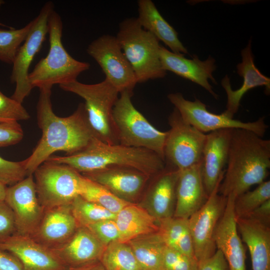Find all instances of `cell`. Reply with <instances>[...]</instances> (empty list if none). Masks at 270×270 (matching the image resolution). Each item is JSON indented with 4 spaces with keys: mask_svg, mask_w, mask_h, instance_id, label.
I'll return each mask as SVG.
<instances>
[{
    "mask_svg": "<svg viewBox=\"0 0 270 270\" xmlns=\"http://www.w3.org/2000/svg\"><path fill=\"white\" fill-rule=\"evenodd\" d=\"M235 198L227 197L224 212L216 226L214 240L228 263L229 270H246V251L237 228L234 212Z\"/></svg>",
    "mask_w": 270,
    "mask_h": 270,
    "instance_id": "obj_18",
    "label": "cell"
},
{
    "mask_svg": "<svg viewBox=\"0 0 270 270\" xmlns=\"http://www.w3.org/2000/svg\"><path fill=\"white\" fill-rule=\"evenodd\" d=\"M46 161L66 164L80 173L124 166L138 170L152 176L165 167L164 160L144 148L110 144L94 138L83 150L71 155L52 156Z\"/></svg>",
    "mask_w": 270,
    "mask_h": 270,
    "instance_id": "obj_3",
    "label": "cell"
},
{
    "mask_svg": "<svg viewBox=\"0 0 270 270\" xmlns=\"http://www.w3.org/2000/svg\"><path fill=\"white\" fill-rule=\"evenodd\" d=\"M160 56L163 68L188 80L202 86L215 98L218 96L214 92L208 80L214 83L216 82L212 76L216 70L215 60L209 56L206 60H200L196 55L192 59L185 58L183 54L172 52L164 46L160 48Z\"/></svg>",
    "mask_w": 270,
    "mask_h": 270,
    "instance_id": "obj_20",
    "label": "cell"
},
{
    "mask_svg": "<svg viewBox=\"0 0 270 270\" xmlns=\"http://www.w3.org/2000/svg\"><path fill=\"white\" fill-rule=\"evenodd\" d=\"M64 270H105V269L99 261L81 266L67 268Z\"/></svg>",
    "mask_w": 270,
    "mask_h": 270,
    "instance_id": "obj_44",
    "label": "cell"
},
{
    "mask_svg": "<svg viewBox=\"0 0 270 270\" xmlns=\"http://www.w3.org/2000/svg\"><path fill=\"white\" fill-rule=\"evenodd\" d=\"M233 130L222 129L206 134L202 172L208 196L223 178Z\"/></svg>",
    "mask_w": 270,
    "mask_h": 270,
    "instance_id": "obj_19",
    "label": "cell"
},
{
    "mask_svg": "<svg viewBox=\"0 0 270 270\" xmlns=\"http://www.w3.org/2000/svg\"><path fill=\"white\" fill-rule=\"evenodd\" d=\"M100 262L105 270H141L130 246L120 240L106 246Z\"/></svg>",
    "mask_w": 270,
    "mask_h": 270,
    "instance_id": "obj_30",
    "label": "cell"
},
{
    "mask_svg": "<svg viewBox=\"0 0 270 270\" xmlns=\"http://www.w3.org/2000/svg\"><path fill=\"white\" fill-rule=\"evenodd\" d=\"M168 98L186 122L204 134L222 129H244L264 137L268 128L264 116L254 122H244L229 117L224 112H211L200 100H187L180 92L170 94Z\"/></svg>",
    "mask_w": 270,
    "mask_h": 270,
    "instance_id": "obj_10",
    "label": "cell"
},
{
    "mask_svg": "<svg viewBox=\"0 0 270 270\" xmlns=\"http://www.w3.org/2000/svg\"><path fill=\"white\" fill-rule=\"evenodd\" d=\"M59 86L84 100L89 124L97 138L110 144H118L112 110L120 93L106 79L94 84L76 80Z\"/></svg>",
    "mask_w": 270,
    "mask_h": 270,
    "instance_id": "obj_6",
    "label": "cell"
},
{
    "mask_svg": "<svg viewBox=\"0 0 270 270\" xmlns=\"http://www.w3.org/2000/svg\"><path fill=\"white\" fill-rule=\"evenodd\" d=\"M0 270H24V268L16 256L0 250Z\"/></svg>",
    "mask_w": 270,
    "mask_h": 270,
    "instance_id": "obj_42",
    "label": "cell"
},
{
    "mask_svg": "<svg viewBox=\"0 0 270 270\" xmlns=\"http://www.w3.org/2000/svg\"><path fill=\"white\" fill-rule=\"evenodd\" d=\"M86 52L101 68L105 78L120 94L133 92L138 83L136 76L116 36H100L90 42Z\"/></svg>",
    "mask_w": 270,
    "mask_h": 270,
    "instance_id": "obj_12",
    "label": "cell"
},
{
    "mask_svg": "<svg viewBox=\"0 0 270 270\" xmlns=\"http://www.w3.org/2000/svg\"><path fill=\"white\" fill-rule=\"evenodd\" d=\"M198 270H229V268L224 254L216 249L212 256L198 263Z\"/></svg>",
    "mask_w": 270,
    "mask_h": 270,
    "instance_id": "obj_41",
    "label": "cell"
},
{
    "mask_svg": "<svg viewBox=\"0 0 270 270\" xmlns=\"http://www.w3.org/2000/svg\"><path fill=\"white\" fill-rule=\"evenodd\" d=\"M126 242L141 270H163V254L166 245L158 231L139 236Z\"/></svg>",
    "mask_w": 270,
    "mask_h": 270,
    "instance_id": "obj_28",
    "label": "cell"
},
{
    "mask_svg": "<svg viewBox=\"0 0 270 270\" xmlns=\"http://www.w3.org/2000/svg\"><path fill=\"white\" fill-rule=\"evenodd\" d=\"M222 180L208 196L204 204L188 218L198 264L212 256L216 250L214 232L227 202V198L218 192Z\"/></svg>",
    "mask_w": 270,
    "mask_h": 270,
    "instance_id": "obj_13",
    "label": "cell"
},
{
    "mask_svg": "<svg viewBox=\"0 0 270 270\" xmlns=\"http://www.w3.org/2000/svg\"><path fill=\"white\" fill-rule=\"evenodd\" d=\"M138 22L145 30L163 42L174 53L184 55L188 53L178 38L174 28L162 16L150 0L138 2Z\"/></svg>",
    "mask_w": 270,
    "mask_h": 270,
    "instance_id": "obj_26",
    "label": "cell"
},
{
    "mask_svg": "<svg viewBox=\"0 0 270 270\" xmlns=\"http://www.w3.org/2000/svg\"><path fill=\"white\" fill-rule=\"evenodd\" d=\"M130 203L142 197L152 176L132 168L115 166L82 174Z\"/></svg>",
    "mask_w": 270,
    "mask_h": 270,
    "instance_id": "obj_16",
    "label": "cell"
},
{
    "mask_svg": "<svg viewBox=\"0 0 270 270\" xmlns=\"http://www.w3.org/2000/svg\"><path fill=\"white\" fill-rule=\"evenodd\" d=\"M62 29L61 17L54 8L48 18V52L29 73L28 80L32 88H52L54 84L73 82L77 80L81 73L90 68L89 63L76 60L64 48L62 42Z\"/></svg>",
    "mask_w": 270,
    "mask_h": 270,
    "instance_id": "obj_4",
    "label": "cell"
},
{
    "mask_svg": "<svg viewBox=\"0 0 270 270\" xmlns=\"http://www.w3.org/2000/svg\"><path fill=\"white\" fill-rule=\"evenodd\" d=\"M86 228L105 246L120 240L119 230L115 218L101 220Z\"/></svg>",
    "mask_w": 270,
    "mask_h": 270,
    "instance_id": "obj_38",
    "label": "cell"
},
{
    "mask_svg": "<svg viewBox=\"0 0 270 270\" xmlns=\"http://www.w3.org/2000/svg\"><path fill=\"white\" fill-rule=\"evenodd\" d=\"M23 136V130L18 122H0V148L17 144Z\"/></svg>",
    "mask_w": 270,
    "mask_h": 270,
    "instance_id": "obj_39",
    "label": "cell"
},
{
    "mask_svg": "<svg viewBox=\"0 0 270 270\" xmlns=\"http://www.w3.org/2000/svg\"><path fill=\"white\" fill-rule=\"evenodd\" d=\"M242 240L248 248L252 270H270V228L250 218H236Z\"/></svg>",
    "mask_w": 270,
    "mask_h": 270,
    "instance_id": "obj_25",
    "label": "cell"
},
{
    "mask_svg": "<svg viewBox=\"0 0 270 270\" xmlns=\"http://www.w3.org/2000/svg\"><path fill=\"white\" fill-rule=\"evenodd\" d=\"M16 232L13 212L4 200H0V242Z\"/></svg>",
    "mask_w": 270,
    "mask_h": 270,
    "instance_id": "obj_40",
    "label": "cell"
},
{
    "mask_svg": "<svg viewBox=\"0 0 270 270\" xmlns=\"http://www.w3.org/2000/svg\"><path fill=\"white\" fill-rule=\"evenodd\" d=\"M39 90L36 114L42 136L32 154L26 158L27 176L33 174L54 152L62 151L66 155L76 154L97 138L89 124L84 103H80L70 116L60 117L52 108V88Z\"/></svg>",
    "mask_w": 270,
    "mask_h": 270,
    "instance_id": "obj_1",
    "label": "cell"
},
{
    "mask_svg": "<svg viewBox=\"0 0 270 270\" xmlns=\"http://www.w3.org/2000/svg\"><path fill=\"white\" fill-rule=\"evenodd\" d=\"M115 221L119 230V240L124 242L159 230L158 221L144 208L132 203L116 214Z\"/></svg>",
    "mask_w": 270,
    "mask_h": 270,
    "instance_id": "obj_27",
    "label": "cell"
},
{
    "mask_svg": "<svg viewBox=\"0 0 270 270\" xmlns=\"http://www.w3.org/2000/svg\"><path fill=\"white\" fill-rule=\"evenodd\" d=\"M30 118L22 104L6 96L0 90V122H18Z\"/></svg>",
    "mask_w": 270,
    "mask_h": 270,
    "instance_id": "obj_36",
    "label": "cell"
},
{
    "mask_svg": "<svg viewBox=\"0 0 270 270\" xmlns=\"http://www.w3.org/2000/svg\"><path fill=\"white\" fill-rule=\"evenodd\" d=\"M105 248L86 227L78 226L69 239L52 250L70 268L99 262Z\"/></svg>",
    "mask_w": 270,
    "mask_h": 270,
    "instance_id": "obj_23",
    "label": "cell"
},
{
    "mask_svg": "<svg viewBox=\"0 0 270 270\" xmlns=\"http://www.w3.org/2000/svg\"><path fill=\"white\" fill-rule=\"evenodd\" d=\"M54 8L52 2L43 6L38 16L32 20L31 28L13 62L10 80L16 84V88L11 98L21 104L33 88L28 80L29 68L48 34V18Z\"/></svg>",
    "mask_w": 270,
    "mask_h": 270,
    "instance_id": "obj_11",
    "label": "cell"
},
{
    "mask_svg": "<svg viewBox=\"0 0 270 270\" xmlns=\"http://www.w3.org/2000/svg\"><path fill=\"white\" fill-rule=\"evenodd\" d=\"M7 186L0 182V200H4Z\"/></svg>",
    "mask_w": 270,
    "mask_h": 270,
    "instance_id": "obj_45",
    "label": "cell"
},
{
    "mask_svg": "<svg viewBox=\"0 0 270 270\" xmlns=\"http://www.w3.org/2000/svg\"><path fill=\"white\" fill-rule=\"evenodd\" d=\"M251 44L250 40L247 46L241 51L242 62L236 66L238 74L243 78L241 86L233 90L227 75L222 80V86L227 96L226 110L224 112L232 118H234L238 111L242 96L248 90L258 86H264L267 94L270 92V79L264 75L255 66Z\"/></svg>",
    "mask_w": 270,
    "mask_h": 270,
    "instance_id": "obj_22",
    "label": "cell"
},
{
    "mask_svg": "<svg viewBox=\"0 0 270 270\" xmlns=\"http://www.w3.org/2000/svg\"><path fill=\"white\" fill-rule=\"evenodd\" d=\"M33 176L38 200L44 210L70 204L80 196L83 176L66 164L46 161Z\"/></svg>",
    "mask_w": 270,
    "mask_h": 270,
    "instance_id": "obj_8",
    "label": "cell"
},
{
    "mask_svg": "<svg viewBox=\"0 0 270 270\" xmlns=\"http://www.w3.org/2000/svg\"><path fill=\"white\" fill-rule=\"evenodd\" d=\"M202 161L179 170L174 217L188 218L206 200L208 196L202 180Z\"/></svg>",
    "mask_w": 270,
    "mask_h": 270,
    "instance_id": "obj_24",
    "label": "cell"
},
{
    "mask_svg": "<svg viewBox=\"0 0 270 270\" xmlns=\"http://www.w3.org/2000/svg\"><path fill=\"white\" fill-rule=\"evenodd\" d=\"M0 250L16 256L24 270H64L68 268L52 250L30 236L14 233L0 242Z\"/></svg>",
    "mask_w": 270,
    "mask_h": 270,
    "instance_id": "obj_17",
    "label": "cell"
},
{
    "mask_svg": "<svg viewBox=\"0 0 270 270\" xmlns=\"http://www.w3.org/2000/svg\"><path fill=\"white\" fill-rule=\"evenodd\" d=\"M116 37L138 83L165 76L166 72L160 56V41L144 30L136 18H127L122 22Z\"/></svg>",
    "mask_w": 270,
    "mask_h": 270,
    "instance_id": "obj_5",
    "label": "cell"
},
{
    "mask_svg": "<svg viewBox=\"0 0 270 270\" xmlns=\"http://www.w3.org/2000/svg\"><path fill=\"white\" fill-rule=\"evenodd\" d=\"M26 160L19 162L6 160L0 156V182L12 186L27 176Z\"/></svg>",
    "mask_w": 270,
    "mask_h": 270,
    "instance_id": "obj_35",
    "label": "cell"
},
{
    "mask_svg": "<svg viewBox=\"0 0 270 270\" xmlns=\"http://www.w3.org/2000/svg\"><path fill=\"white\" fill-rule=\"evenodd\" d=\"M4 200L13 212L15 233L31 237L39 226L44 211L37 196L33 174L7 186Z\"/></svg>",
    "mask_w": 270,
    "mask_h": 270,
    "instance_id": "obj_14",
    "label": "cell"
},
{
    "mask_svg": "<svg viewBox=\"0 0 270 270\" xmlns=\"http://www.w3.org/2000/svg\"><path fill=\"white\" fill-rule=\"evenodd\" d=\"M158 226L166 246L196 260L188 218L172 217L160 222Z\"/></svg>",
    "mask_w": 270,
    "mask_h": 270,
    "instance_id": "obj_29",
    "label": "cell"
},
{
    "mask_svg": "<svg viewBox=\"0 0 270 270\" xmlns=\"http://www.w3.org/2000/svg\"><path fill=\"white\" fill-rule=\"evenodd\" d=\"M70 206L79 226L87 227L101 220L116 218V214L96 203L85 200L80 196L76 197Z\"/></svg>",
    "mask_w": 270,
    "mask_h": 270,
    "instance_id": "obj_32",
    "label": "cell"
},
{
    "mask_svg": "<svg viewBox=\"0 0 270 270\" xmlns=\"http://www.w3.org/2000/svg\"><path fill=\"white\" fill-rule=\"evenodd\" d=\"M226 166L218 192L236 198L265 181L270 168V140L249 130L234 129Z\"/></svg>",
    "mask_w": 270,
    "mask_h": 270,
    "instance_id": "obj_2",
    "label": "cell"
},
{
    "mask_svg": "<svg viewBox=\"0 0 270 270\" xmlns=\"http://www.w3.org/2000/svg\"><path fill=\"white\" fill-rule=\"evenodd\" d=\"M80 196L116 214L124 206L131 204L118 198L103 186L84 176Z\"/></svg>",
    "mask_w": 270,
    "mask_h": 270,
    "instance_id": "obj_31",
    "label": "cell"
},
{
    "mask_svg": "<svg viewBox=\"0 0 270 270\" xmlns=\"http://www.w3.org/2000/svg\"><path fill=\"white\" fill-rule=\"evenodd\" d=\"M178 172L177 169L166 165L162 170L151 177L142 196L140 206L158 223L174 217Z\"/></svg>",
    "mask_w": 270,
    "mask_h": 270,
    "instance_id": "obj_15",
    "label": "cell"
},
{
    "mask_svg": "<svg viewBox=\"0 0 270 270\" xmlns=\"http://www.w3.org/2000/svg\"><path fill=\"white\" fill-rule=\"evenodd\" d=\"M163 270H198L196 260L167 246L163 254Z\"/></svg>",
    "mask_w": 270,
    "mask_h": 270,
    "instance_id": "obj_37",
    "label": "cell"
},
{
    "mask_svg": "<svg viewBox=\"0 0 270 270\" xmlns=\"http://www.w3.org/2000/svg\"><path fill=\"white\" fill-rule=\"evenodd\" d=\"M261 223L270 226V200L262 204L254 210L248 216Z\"/></svg>",
    "mask_w": 270,
    "mask_h": 270,
    "instance_id": "obj_43",
    "label": "cell"
},
{
    "mask_svg": "<svg viewBox=\"0 0 270 270\" xmlns=\"http://www.w3.org/2000/svg\"><path fill=\"white\" fill-rule=\"evenodd\" d=\"M32 24V20L22 28L3 29L0 28V60L12 64L16 52L25 40Z\"/></svg>",
    "mask_w": 270,
    "mask_h": 270,
    "instance_id": "obj_34",
    "label": "cell"
},
{
    "mask_svg": "<svg viewBox=\"0 0 270 270\" xmlns=\"http://www.w3.org/2000/svg\"><path fill=\"white\" fill-rule=\"evenodd\" d=\"M270 200V181L265 180L252 190H247L236 197L234 212L236 218L248 216L254 210Z\"/></svg>",
    "mask_w": 270,
    "mask_h": 270,
    "instance_id": "obj_33",
    "label": "cell"
},
{
    "mask_svg": "<svg viewBox=\"0 0 270 270\" xmlns=\"http://www.w3.org/2000/svg\"><path fill=\"white\" fill-rule=\"evenodd\" d=\"M4 4V1L2 0H0V8L2 6V4ZM4 26V27H6L8 28H10V29H11V28H14L12 27V26H6L2 23H1L0 22V26Z\"/></svg>",
    "mask_w": 270,
    "mask_h": 270,
    "instance_id": "obj_46",
    "label": "cell"
},
{
    "mask_svg": "<svg viewBox=\"0 0 270 270\" xmlns=\"http://www.w3.org/2000/svg\"><path fill=\"white\" fill-rule=\"evenodd\" d=\"M70 204L44 210L41 222L30 238L51 250L66 242L79 226Z\"/></svg>",
    "mask_w": 270,
    "mask_h": 270,
    "instance_id": "obj_21",
    "label": "cell"
},
{
    "mask_svg": "<svg viewBox=\"0 0 270 270\" xmlns=\"http://www.w3.org/2000/svg\"><path fill=\"white\" fill-rule=\"evenodd\" d=\"M132 94L128 91L120 92L113 108L118 144L148 150L164 160L167 131H160L150 123L134 106Z\"/></svg>",
    "mask_w": 270,
    "mask_h": 270,
    "instance_id": "obj_7",
    "label": "cell"
},
{
    "mask_svg": "<svg viewBox=\"0 0 270 270\" xmlns=\"http://www.w3.org/2000/svg\"><path fill=\"white\" fill-rule=\"evenodd\" d=\"M168 122L170 128L164 150L166 165L181 170L202 161L206 134L186 122L176 108Z\"/></svg>",
    "mask_w": 270,
    "mask_h": 270,
    "instance_id": "obj_9",
    "label": "cell"
}]
</instances>
